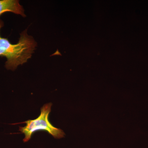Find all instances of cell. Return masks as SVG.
Masks as SVG:
<instances>
[{
  "label": "cell",
  "instance_id": "obj_1",
  "mask_svg": "<svg viewBox=\"0 0 148 148\" xmlns=\"http://www.w3.org/2000/svg\"><path fill=\"white\" fill-rule=\"evenodd\" d=\"M4 23L0 19V32ZM37 47V42L27 30L21 32L18 42L12 44L7 38L0 34V56L5 57L7 61L5 67L8 70L14 71L19 65H22L32 57Z\"/></svg>",
  "mask_w": 148,
  "mask_h": 148
},
{
  "label": "cell",
  "instance_id": "obj_2",
  "mask_svg": "<svg viewBox=\"0 0 148 148\" xmlns=\"http://www.w3.org/2000/svg\"><path fill=\"white\" fill-rule=\"evenodd\" d=\"M52 105L51 103L44 105L40 109L41 113L39 116L36 119L29 120L23 122L14 124L26 123V126L19 127V131L25 135V138L23 139L24 143L28 142L31 139L32 135L35 132L38 131L48 132L55 139H60L65 137V134L63 130L54 127L49 120Z\"/></svg>",
  "mask_w": 148,
  "mask_h": 148
},
{
  "label": "cell",
  "instance_id": "obj_3",
  "mask_svg": "<svg viewBox=\"0 0 148 148\" xmlns=\"http://www.w3.org/2000/svg\"><path fill=\"white\" fill-rule=\"evenodd\" d=\"M6 12H12L24 17L26 16L23 6L18 0H0V16Z\"/></svg>",
  "mask_w": 148,
  "mask_h": 148
}]
</instances>
